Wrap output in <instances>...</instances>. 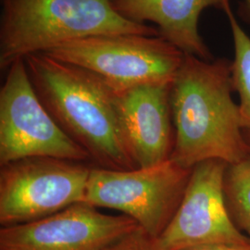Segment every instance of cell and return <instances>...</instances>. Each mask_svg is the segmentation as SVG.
Segmentation results:
<instances>
[{
	"mask_svg": "<svg viewBox=\"0 0 250 250\" xmlns=\"http://www.w3.org/2000/svg\"><path fill=\"white\" fill-rule=\"evenodd\" d=\"M38 99L55 122L98 167L134 170L119 97L96 74L45 53L24 59Z\"/></svg>",
	"mask_w": 250,
	"mask_h": 250,
	"instance_id": "cell-2",
	"label": "cell"
},
{
	"mask_svg": "<svg viewBox=\"0 0 250 250\" xmlns=\"http://www.w3.org/2000/svg\"><path fill=\"white\" fill-rule=\"evenodd\" d=\"M137 227L127 216L105 214L80 202L34 222L1 227L0 250H100Z\"/></svg>",
	"mask_w": 250,
	"mask_h": 250,
	"instance_id": "cell-9",
	"label": "cell"
},
{
	"mask_svg": "<svg viewBox=\"0 0 250 250\" xmlns=\"http://www.w3.org/2000/svg\"><path fill=\"white\" fill-rule=\"evenodd\" d=\"M228 166L224 161L210 160L192 168L175 214L154 239L157 250H184L217 243L250 246V239L236 227L226 204Z\"/></svg>",
	"mask_w": 250,
	"mask_h": 250,
	"instance_id": "cell-8",
	"label": "cell"
},
{
	"mask_svg": "<svg viewBox=\"0 0 250 250\" xmlns=\"http://www.w3.org/2000/svg\"><path fill=\"white\" fill-rule=\"evenodd\" d=\"M191 171L170 160L134 170L95 166L90 170L85 202L122 212L156 239L175 214Z\"/></svg>",
	"mask_w": 250,
	"mask_h": 250,
	"instance_id": "cell-5",
	"label": "cell"
},
{
	"mask_svg": "<svg viewBox=\"0 0 250 250\" xmlns=\"http://www.w3.org/2000/svg\"><path fill=\"white\" fill-rule=\"evenodd\" d=\"M124 18L156 25L159 36L183 53L205 61L213 56L198 30L201 13L208 8L221 7V0H111Z\"/></svg>",
	"mask_w": 250,
	"mask_h": 250,
	"instance_id": "cell-11",
	"label": "cell"
},
{
	"mask_svg": "<svg viewBox=\"0 0 250 250\" xmlns=\"http://www.w3.org/2000/svg\"><path fill=\"white\" fill-rule=\"evenodd\" d=\"M91 168L84 162L48 157L27 158L2 165L1 226L34 222L85 202Z\"/></svg>",
	"mask_w": 250,
	"mask_h": 250,
	"instance_id": "cell-6",
	"label": "cell"
},
{
	"mask_svg": "<svg viewBox=\"0 0 250 250\" xmlns=\"http://www.w3.org/2000/svg\"><path fill=\"white\" fill-rule=\"evenodd\" d=\"M224 190L233 223L250 240V156L228 166Z\"/></svg>",
	"mask_w": 250,
	"mask_h": 250,
	"instance_id": "cell-13",
	"label": "cell"
},
{
	"mask_svg": "<svg viewBox=\"0 0 250 250\" xmlns=\"http://www.w3.org/2000/svg\"><path fill=\"white\" fill-rule=\"evenodd\" d=\"M184 250H250V246L246 245H234V244H225V243H217V244H208L201 245L194 248H190Z\"/></svg>",
	"mask_w": 250,
	"mask_h": 250,
	"instance_id": "cell-15",
	"label": "cell"
},
{
	"mask_svg": "<svg viewBox=\"0 0 250 250\" xmlns=\"http://www.w3.org/2000/svg\"><path fill=\"white\" fill-rule=\"evenodd\" d=\"M0 69L67 42L106 35L159 36L157 28L128 21L111 0H1Z\"/></svg>",
	"mask_w": 250,
	"mask_h": 250,
	"instance_id": "cell-3",
	"label": "cell"
},
{
	"mask_svg": "<svg viewBox=\"0 0 250 250\" xmlns=\"http://www.w3.org/2000/svg\"><path fill=\"white\" fill-rule=\"evenodd\" d=\"M45 54L96 74L116 92L171 83L186 55L160 36L142 35L89 36Z\"/></svg>",
	"mask_w": 250,
	"mask_h": 250,
	"instance_id": "cell-4",
	"label": "cell"
},
{
	"mask_svg": "<svg viewBox=\"0 0 250 250\" xmlns=\"http://www.w3.org/2000/svg\"><path fill=\"white\" fill-rule=\"evenodd\" d=\"M233 91L230 61L185 55L170 85L174 127L170 161L192 169L203 161L232 165L250 157Z\"/></svg>",
	"mask_w": 250,
	"mask_h": 250,
	"instance_id": "cell-1",
	"label": "cell"
},
{
	"mask_svg": "<svg viewBox=\"0 0 250 250\" xmlns=\"http://www.w3.org/2000/svg\"><path fill=\"white\" fill-rule=\"evenodd\" d=\"M220 9L228 19L232 33L233 60L231 72L233 90L238 95V107L246 137H250V36L235 17L230 0H221Z\"/></svg>",
	"mask_w": 250,
	"mask_h": 250,
	"instance_id": "cell-12",
	"label": "cell"
},
{
	"mask_svg": "<svg viewBox=\"0 0 250 250\" xmlns=\"http://www.w3.org/2000/svg\"><path fill=\"white\" fill-rule=\"evenodd\" d=\"M91 161L38 99L24 60L13 63L0 89V166L27 158Z\"/></svg>",
	"mask_w": 250,
	"mask_h": 250,
	"instance_id": "cell-7",
	"label": "cell"
},
{
	"mask_svg": "<svg viewBox=\"0 0 250 250\" xmlns=\"http://www.w3.org/2000/svg\"><path fill=\"white\" fill-rule=\"evenodd\" d=\"M247 140H248V142H249V145H250V137H247Z\"/></svg>",
	"mask_w": 250,
	"mask_h": 250,
	"instance_id": "cell-17",
	"label": "cell"
},
{
	"mask_svg": "<svg viewBox=\"0 0 250 250\" xmlns=\"http://www.w3.org/2000/svg\"><path fill=\"white\" fill-rule=\"evenodd\" d=\"M100 250H157L154 239L141 227Z\"/></svg>",
	"mask_w": 250,
	"mask_h": 250,
	"instance_id": "cell-14",
	"label": "cell"
},
{
	"mask_svg": "<svg viewBox=\"0 0 250 250\" xmlns=\"http://www.w3.org/2000/svg\"><path fill=\"white\" fill-rule=\"evenodd\" d=\"M170 85L142 84L117 92L126 140L137 168L170 159L174 146Z\"/></svg>",
	"mask_w": 250,
	"mask_h": 250,
	"instance_id": "cell-10",
	"label": "cell"
},
{
	"mask_svg": "<svg viewBox=\"0 0 250 250\" xmlns=\"http://www.w3.org/2000/svg\"><path fill=\"white\" fill-rule=\"evenodd\" d=\"M243 7L250 17V0H243Z\"/></svg>",
	"mask_w": 250,
	"mask_h": 250,
	"instance_id": "cell-16",
	"label": "cell"
}]
</instances>
